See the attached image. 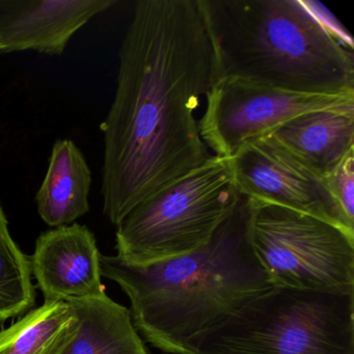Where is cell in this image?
<instances>
[{
	"label": "cell",
	"instance_id": "e0dca14e",
	"mask_svg": "<svg viewBox=\"0 0 354 354\" xmlns=\"http://www.w3.org/2000/svg\"><path fill=\"white\" fill-rule=\"evenodd\" d=\"M302 3L333 37H335L342 44L353 50V43H352L349 32L343 28L339 20L324 6L317 3V1H304L302 0Z\"/></svg>",
	"mask_w": 354,
	"mask_h": 354
},
{
	"label": "cell",
	"instance_id": "9a60e30c",
	"mask_svg": "<svg viewBox=\"0 0 354 354\" xmlns=\"http://www.w3.org/2000/svg\"><path fill=\"white\" fill-rule=\"evenodd\" d=\"M32 275L30 257L12 238L0 204V322L32 310L36 304Z\"/></svg>",
	"mask_w": 354,
	"mask_h": 354
},
{
	"label": "cell",
	"instance_id": "7c38bea8",
	"mask_svg": "<svg viewBox=\"0 0 354 354\" xmlns=\"http://www.w3.org/2000/svg\"><path fill=\"white\" fill-rule=\"evenodd\" d=\"M92 173L86 157L71 140L53 145L46 177L36 196L41 218L53 227L69 225L90 210Z\"/></svg>",
	"mask_w": 354,
	"mask_h": 354
},
{
	"label": "cell",
	"instance_id": "ba28073f",
	"mask_svg": "<svg viewBox=\"0 0 354 354\" xmlns=\"http://www.w3.org/2000/svg\"><path fill=\"white\" fill-rule=\"evenodd\" d=\"M227 160L244 198L306 213L354 234V223L337 206L325 177L315 173L270 136L246 142Z\"/></svg>",
	"mask_w": 354,
	"mask_h": 354
},
{
	"label": "cell",
	"instance_id": "6da1fadb",
	"mask_svg": "<svg viewBox=\"0 0 354 354\" xmlns=\"http://www.w3.org/2000/svg\"><path fill=\"white\" fill-rule=\"evenodd\" d=\"M218 80L201 0H140L120 50L104 133L103 212L118 225L211 157L196 111Z\"/></svg>",
	"mask_w": 354,
	"mask_h": 354
},
{
	"label": "cell",
	"instance_id": "277c9868",
	"mask_svg": "<svg viewBox=\"0 0 354 354\" xmlns=\"http://www.w3.org/2000/svg\"><path fill=\"white\" fill-rule=\"evenodd\" d=\"M185 354H354V291L271 288L190 339Z\"/></svg>",
	"mask_w": 354,
	"mask_h": 354
},
{
	"label": "cell",
	"instance_id": "7a4b0ae2",
	"mask_svg": "<svg viewBox=\"0 0 354 354\" xmlns=\"http://www.w3.org/2000/svg\"><path fill=\"white\" fill-rule=\"evenodd\" d=\"M100 270L129 297L136 331L171 354L273 288L250 245L244 196L203 248L149 264L101 254Z\"/></svg>",
	"mask_w": 354,
	"mask_h": 354
},
{
	"label": "cell",
	"instance_id": "3957f363",
	"mask_svg": "<svg viewBox=\"0 0 354 354\" xmlns=\"http://www.w3.org/2000/svg\"><path fill=\"white\" fill-rule=\"evenodd\" d=\"M221 78L308 95L354 93L353 50L302 0H201Z\"/></svg>",
	"mask_w": 354,
	"mask_h": 354
},
{
	"label": "cell",
	"instance_id": "8992f818",
	"mask_svg": "<svg viewBox=\"0 0 354 354\" xmlns=\"http://www.w3.org/2000/svg\"><path fill=\"white\" fill-rule=\"evenodd\" d=\"M245 198L250 245L273 287L354 291V234L306 213Z\"/></svg>",
	"mask_w": 354,
	"mask_h": 354
},
{
	"label": "cell",
	"instance_id": "52a82bcc",
	"mask_svg": "<svg viewBox=\"0 0 354 354\" xmlns=\"http://www.w3.org/2000/svg\"><path fill=\"white\" fill-rule=\"evenodd\" d=\"M198 130L214 156L231 158L246 142L267 136L283 122L317 109L354 104V93L308 95L235 78H221L206 95Z\"/></svg>",
	"mask_w": 354,
	"mask_h": 354
},
{
	"label": "cell",
	"instance_id": "2e32d148",
	"mask_svg": "<svg viewBox=\"0 0 354 354\" xmlns=\"http://www.w3.org/2000/svg\"><path fill=\"white\" fill-rule=\"evenodd\" d=\"M327 187L346 218L354 223V149L325 176Z\"/></svg>",
	"mask_w": 354,
	"mask_h": 354
},
{
	"label": "cell",
	"instance_id": "30bf717a",
	"mask_svg": "<svg viewBox=\"0 0 354 354\" xmlns=\"http://www.w3.org/2000/svg\"><path fill=\"white\" fill-rule=\"evenodd\" d=\"M115 0H0V53L61 55L72 37Z\"/></svg>",
	"mask_w": 354,
	"mask_h": 354
},
{
	"label": "cell",
	"instance_id": "5bb4252c",
	"mask_svg": "<svg viewBox=\"0 0 354 354\" xmlns=\"http://www.w3.org/2000/svg\"><path fill=\"white\" fill-rule=\"evenodd\" d=\"M71 304L45 301L0 331V354H65L78 330Z\"/></svg>",
	"mask_w": 354,
	"mask_h": 354
},
{
	"label": "cell",
	"instance_id": "8fae6325",
	"mask_svg": "<svg viewBox=\"0 0 354 354\" xmlns=\"http://www.w3.org/2000/svg\"><path fill=\"white\" fill-rule=\"evenodd\" d=\"M267 136L325 177L354 149V104L300 113Z\"/></svg>",
	"mask_w": 354,
	"mask_h": 354
},
{
	"label": "cell",
	"instance_id": "4fadbf2b",
	"mask_svg": "<svg viewBox=\"0 0 354 354\" xmlns=\"http://www.w3.org/2000/svg\"><path fill=\"white\" fill-rule=\"evenodd\" d=\"M69 304L80 326L65 354H148L130 310L106 294Z\"/></svg>",
	"mask_w": 354,
	"mask_h": 354
},
{
	"label": "cell",
	"instance_id": "5b68a950",
	"mask_svg": "<svg viewBox=\"0 0 354 354\" xmlns=\"http://www.w3.org/2000/svg\"><path fill=\"white\" fill-rule=\"evenodd\" d=\"M242 198L229 160L213 155L126 215L117 225V256L149 264L194 252L211 241Z\"/></svg>",
	"mask_w": 354,
	"mask_h": 354
},
{
	"label": "cell",
	"instance_id": "9c48e42d",
	"mask_svg": "<svg viewBox=\"0 0 354 354\" xmlns=\"http://www.w3.org/2000/svg\"><path fill=\"white\" fill-rule=\"evenodd\" d=\"M100 256L95 236L86 225L72 223L41 234L30 259L45 301L74 302L104 295Z\"/></svg>",
	"mask_w": 354,
	"mask_h": 354
}]
</instances>
